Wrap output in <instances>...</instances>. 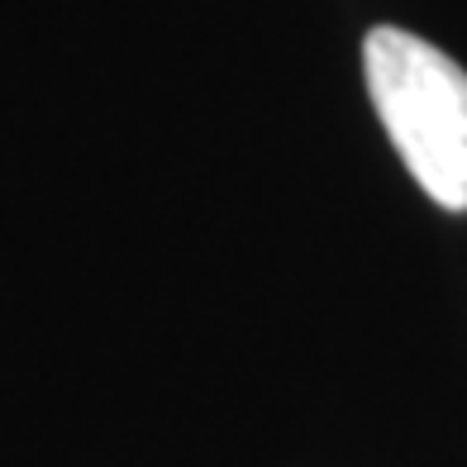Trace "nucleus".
Listing matches in <instances>:
<instances>
[{"label":"nucleus","mask_w":467,"mask_h":467,"mask_svg":"<svg viewBox=\"0 0 467 467\" xmlns=\"http://www.w3.org/2000/svg\"><path fill=\"white\" fill-rule=\"evenodd\" d=\"M372 110L420 191L467 210V72L410 29L377 25L363 38Z\"/></svg>","instance_id":"nucleus-1"}]
</instances>
